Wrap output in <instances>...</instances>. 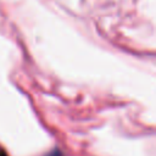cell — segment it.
I'll list each match as a JSON object with an SVG mask.
<instances>
[{"mask_svg":"<svg viewBox=\"0 0 156 156\" xmlns=\"http://www.w3.org/2000/svg\"><path fill=\"white\" fill-rule=\"evenodd\" d=\"M48 156H62V155H61V152H60V151H55V152H51V154H49Z\"/></svg>","mask_w":156,"mask_h":156,"instance_id":"obj_1","label":"cell"}]
</instances>
